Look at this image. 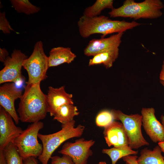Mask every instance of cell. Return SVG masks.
<instances>
[{"instance_id":"obj_22","label":"cell","mask_w":164,"mask_h":164,"mask_svg":"<svg viewBox=\"0 0 164 164\" xmlns=\"http://www.w3.org/2000/svg\"><path fill=\"white\" fill-rule=\"evenodd\" d=\"M13 8L18 12L28 15L38 12L40 8L32 4L28 0H11Z\"/></svg>"},{"instance_id":"obj_18","label":"cell","mask_w":164,"mask_h":164,"mask_svg":"<svg viewBox=\"0 0 164 164\" xmlns=\"http://www.w3.org/2000/svg\"><path fill=\"white\" fill-rule=\"evenodd\" d=\"M119 48L112 49L97 54L90 59L88 65L91 66L102 64L107 69L111 67L118 58Z\"/></svg>"},{"instance_id":"obj_26","label":"cell","mask_w":164,"mask_h":164,"mask_svg":"<svg viewBox=\"0 0 164 164\" xmlns=\"http://www.w3.org/2000/svg\"><path fill=\"white\" fill-rule=\"evenodd\" d=\"M51 164H74L72 159L69 156L63 155L62 157L58 156H51Z\"/></svg>"},{"instance_id":"obj_16","label":"cell","mask_w":164,"mask_h":164,"mask_svg":"<svg viewBox=\"0 0 164 164\" xmlns=\"http://www.w3.org/2000/svg\"><path fill=\"white\" fill-rule=\"evenodd\" d=\"M48 57L49 68L64 63H70L74 60L76 56L70 48L59 46L52 48Z\"/></svg>"},{"instance_id":"obj_30","label":"cell","mask_w":164,"mask_h":164,"mask_svg":"<svg viewBox=\"0 0 164 164\" xmlns=\"http://www.w3.org/2000/svg\"><path fill=\"white\" fill-rule=\"evenodd\" d=\"M0 164H8L3 150H0Z\"/></svg>"},{"instance_id":"obj_14","label":"cell","mask_w":164,"mask_h":164,"mask_svg":"<svg viewBox=\"0 0 164 164\" xmlns=\"http://www.w3.org/2000/svg\"><path fill=\"white\" fill-rule=\"evenodd\" d=\"M103 134L108 146L115 148L128 146L127 136L122 124L114 121L109 125L104 128Z\"/></svg>"},{"instance_id":"obj_20","label":"cell","mask_w":164,"mask_h":164,"mask_svg":"<svg viewBox=\"0 0 164 164\" xmlns=\"http://www.w3.org/2000/svg\"><path fill=\"white\" fill-rule=\"evenodd\" d=\"M103 153L108 155L111 160V164H116L120 159L130 155H136L138 151L133 150L128 146L122 147H113L110 149H104Z\"/></svg>"},{"instance_id":"obj_15","label":"cell","mask_w":164,"mask_h":164,"mask_svg":"<svg viewBox=\"0 0 164 164\" xmlns=\"http://www.w3.org/2000/svg\"><path fill=\"white\" fill-rule=\"evenodd\" d=\"M72 98V94L66 92L64 86L58 88L49 86L46 94L48 113L53 116L56 111L63 105L73 104Z\"/></svg>"},{"instance_id":"obj_27","label":"cell","mask_w":164,"mask_h":164,"mask_svg":"<svg viewBox=\"0 0 164 164\" xmlns=\"http://www.w3.org/2000/svg\"><path fill=\"white\" fill-rule=\"evenodd\" d=\"M137 158L136 155H130L125 156L122 159L124 161L129 164H138L137 161Z\"/></svg>"},{"instance_id":"obj_17","label":"cell","mask_w":164,"mask_h":164,"mask_svg":"<svg viewBox=\"0 0 164 164\" xmlns=\"http://www.w3.org/2000/svg\"><path fill=\"white\" fill-rule=\"evenodd\" d=\"M162 152L158 145L152 150L145 148L141 150L137 162L138 164H164V156Z\"/></svg>"},{"instance_id":"obj_9","label":"cell","mask_w":164,"mask_h":164,"mask_svg":"<svg viewBox=\"0 0 164 164\" xmlns=\"http://www.w3.org/2000/svg\"><path fill=\"white\" fill-rule=\"evenodd\" d=\"M94 143L93 140H86L80 138L73 143H65L58 152L70 156L74 164H87L88 159L92 154L90 148Z\"/></svg>"},{"instance_id":"obj_6","label":"cell","mask_w":164,"mask_h":164,"mask_svg":"<svg viewBox=\"0 0 164 164\" xmlns=\"http://www.w3.org/2000/svg\"><path fill=\"white\" fill-rule=\"evenodd\" d=\"M43 126V123L40 121L32 123L15 140L13 143L23 160L31 157H38L42 154L43 145L37 138L39 131Z\"/></svg>"},{"instance_id":"obj_4","label":"cell","mask_w":164,"mask_h":164,"mask_svg":"<svg viewBox=\"0 0 164 164\" xmlns=\"http://www.w3.org/2000/svg\"><path fill=\"white\" fill-rule=\"evenodd\" d=\"M73 120L68 123L62 124V129L51 134L43 135L39 133L38 138L41 140L43 147L42 154L38 159L42 164H48L54 152L66 140L74 137H80L83 134L85 127L81 125L75 127Z\"/></svg>"},{"instance_id":"obj_3","label":"cell","mask_w":164,"mask_h":164,"mask_svg":"<svg viewBox=\"0 0 164 164\" xmlns=\"http://www.w3.org/2000/svg\"><path fill=\"white\" fill-rule=\"evenodd\" d=\"M164 5L160 0H145L140 2L126 0L120 7L111 9L110 17L129 18L134 20L155 19L161 17Z\"/></svg>"},{"instance_id":"obj_25","label":"cell","mask_w":164,"mask_h":164,"mask_svg":"<svg viewBox=\"0 0 164 164\" xmlns=\"http://www.w3.org/2000/svg\"><path fill=\"white\" fill-rule=\"evenodd\" d=\"M0 30L5 34H9L11 31H14L5 17V12L0 13Z\"/></svg>"},{"instance_id":"obj_2","label":"cell","mask_w":164,"mask_h":164,"mask_svg":"<svg viewBox=\"0 0 164 164\" xmlns=\"http://www.w3.org/2000/svg\"><path fill=\"white\" fill-rule=\"evenodd\" d=\"M77 24L80 34L84 38H87L94 34H101V38H104L107 35L124 33L142 24L135 21L112 20L103 15L93 17L83 15L79 18Z\"/></svg>"},{"instance_id":"obj_13","label":"cell","mask_w":164,"mask_h":164,"mask_svg":"<svg viewBox=\"0 0 164 164\" xmlns=\"http://www.w3.org/2000/svg\"><path fill=\"white\" fill-rule=\"evenodd\" d=\"M123 34V33H118L107 38L91 40L84 50V54L93 56L104 51L119 48Z\"/></svg>"},{"instance_id":"obj_19","label":"cell","mask_w":164,"mask_h":164,"mask_svg":"<svg viewBox=\"0 0 164 164\" xmlns=\"http://www.w3.org/2000/svg\"><path fill=\"white\" fill-rule=\"evenodd\" d=\"M79 114L77 107L73 104H66L60 107L53 115V119L62 124L73 120L74 117Z\"/></svg>"},{"instance_id":"obj_7","label":"cell","mask_w":164,"mask_h":164,"mask_svg":"<svg viewBox=\"0 0 164 164\" xmlns=\"http://www.w3.org/2000/svg\"><path fill=\"white\" fill-rule=\"evenodd\" d=\"M114 120H119L122 124L127 136L128 146L132 149H138L149 143L143 137L142 132V116L138 114L128 115L119 110L111 111Z\"/></svg>"},{"instance_id":"obj_1","label":"cell","mask_w":164,"mask_h":164,"mask_svg":"<svg viewBox=\"0 0 164 164\" xmlns=\"http://www.w3.org/2000/svg\"><path fill=\"white\" fill-rule=\"evenodd\" d=\"M40 83L27 84L20 98L17 109L19 120L34 123L45 118L48 113L46 95L41 90Z\"/></svg>"},{"instance_id":"obj_21","label":"cell","mask_w":164,"mask_h":164,"mask_svg":"<svg viewBox=\"0 0 164 164\" xmlns=\"http://www.w3.org/2000/svg\"><path fill=\"white\" fill-rule=\"evenodd\" d=\"M113 3L112 0H97L92 5L85 9L83 15L88 17L97 16L105 9H113Z\"/></svg>"},{"instance_id":"obj_34","label":"cell","mask_w":164,"mask_h":164,"mask_svg":"<svg viewBox=\"0 0 164 164\" xmlns=\"http://www.w3.org/2000/svg\"><path fill=\"white\" fill-rule=\"evenodd\" d=\"M97 164H107L106 162L104 161L100 162Z\"/></svg>"},{"instance_id":"obj_28","label":"cell","mask_w":164,"mask_h":164,"mask_svg":"<svg viewBox=\"0 0 164 164\" xmlns=\"http://www.w3.org/2000/svg\"><path fill=\"white\" fill-rule=\"evenodd\" d=\"M9 55L8 52L5 48H0V61L1 62H4Z\"/></svg>"},{"instance_id":"obj_10","label":"cell","mask_w":164,"mask_h":164,"mask_svg":"<svg viewBox=\"0 0 164 164\" xmlns=\"http://www.w3.org/2000/svg\"><path fill=\"white\" fill-rule=\"evenodd\" d=\"M12 116L0 106V150H4L23 132L21 128L15 125Z\"/></svg>"},{"instance_id":"obj_5","label":"cell","mask_w":164,"mask_h":164,"mask_svg":"<svg viewBox=\"0 0 164 164\" xmlns=\"http://www.w3.org/2000/svg\"><path fill=\"white\" fill-rule=\"evenodd\" d=\"M23 67L28 74L27 84L40 83L47 77L48 57L44 52L42 41H38L35 43L32 53L24 60Z\"/></svg>"},{"instance_id":"obj_12","label":"cell","mask_w":164,"mask_h":164,"mask_svg":"<svg viewBox=\"0 0 164 164\" xmlns=\"http://www.w3.org/2000/svg\"><path fill=\"white\" fill-rule=\"evenodd\" d=\"M22 91L14 83H6L0 87V104L12 116L16 124L19 122V116L15 110V101L22 95Z\"/></svg>"},{"instance_id":"obj_23","label":"cell","mask_w":164,"mask_h":164,"mask_svg":"<svg viewBox=\"0 0 164 164\" xmlns=\"http://www.w3.org/2000/svg\"><path fill=\"white\" fill-rule=\"evenodd\" d=\"M3 150L8 164H24L22 157L13 143H9Z\"/></svg>"},{"instance_id":"obj_32","label":"cell","mask_w":164,"mask_h":164,"mask_svg":"<svg viewBox=\"0 0 164 164\" xmlns=\"http://www.w3.org/2000/svg\"><path fill=\"white\" fill-rule=\"evenodd\" d=\"M160 82L161 84L164 87V81H160ZM160 118H161V123L164 128V115H163L161 116Z\"/></svg>"},{"instance_id":"obj_24","label":"cell","mask_w":164,"mask_h":164,"mask_svg":"<svg viewBox=\"0 0 164 164\" xmlns=\"http://www.w3.org/2000/svg\"><path fill=\"white\" fill-rule=\"evenodd\" d=\"M114 120L111 111L104 110L97 114L95 122L97 126L104 128L111 124Z\"/></svg>"},{"instance_id":"obj_8","label":"cell","mask_w":164,"mask_h":164,"mask_svg":"<svg viewBox=\"0 0 164 164\" xmlns=\"http://www.w3.org/2000/svg\"><path fill=\"white\" fill-rule=\"evenodd\" d=\"M27 56L21 51L15 50L3 63L4 67L0 71V84L15 83L22 78V68Z\"/></svg>"},{"instance_id":"obj_35","label":"cell","mask_w":164,"mask_h":164,"mask_svg":"<svg viewBox=\"0 0 164 164\" xmlns=\"http://www.w3.org/2000/svg\"><path fill=\"white\" fill-rule=\"evenodd\" d=\"M125 163H126V164H129L127 162H126Z\"/></svg>"},{"instance_id":"obj_31","label":"cell","mask_w":164,"mask_h":164,"mask_svg":"<svg viewBox=\"0 0 164 164\" xmlns=\"http://www.w3.org/2000/svg\"><path fill=\"white\" fill-rule=\"evenodd\" d=\"M159 78L160 81H164V60H163L160 70Z\"/></svg>"},{"instance_id":"obj_33","label":"cell","mask_w":164,"mask_h":164,"mask_svg":"<svg viewBox=\"0 0 164 164\" xmlns=\"http://www.w3.org/2000/svg\"><path fill=\"white\" fill-rule=\"evenodd\" d=\"M158 145L160 147L162 152L164 153V141L158 143Z\"/></svg>"},{"instance_id":"obj_29","label":"cell","mask_w":164,"mask_h":164,"mask_svg":"<svg viewBox=\"0 0 164 164\" xmlns=\"http://www.w3.org/2000/svg\"><path fill=\"white\" fill-rule=\"evenodd\" d=\"M24 164H38L37 161L35 157H31L24 160Z\"/></svg>"},{"instance_id":"obj_11","label":"cell","mask_w":164,"mask_h":164,"mask_svg":"<svg viewBox=\"0 0 164 164\" xmlns=\"http://www.w3.org/2000/svg\"><path fill=\"white\" fill-rule=\"evenodd\" d=\"M153 108H143L141 110L142 125L146 134L154 143L164 141V128L158 120Z\"/></svg>"}]
</instances>
